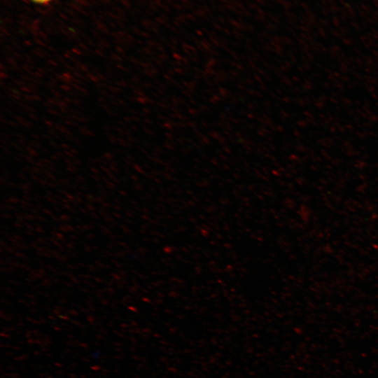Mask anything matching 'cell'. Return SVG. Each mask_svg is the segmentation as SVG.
<instances>
[{
  "instance_id": "obj_1",
  "label": "cell",
  "mask_w": 378,
  "mask_h": 378,
  "mask_svg": "<svg viewBox=\"0 0 378 378\" xmlns=\"http://www.w3.org/2000/svg\"><path fill=\"white\" fill-rule=\"evenodd\" d=\"M30 1H31L32 2H34V4H36L46 5V4H48L51 3L54 0H30Z\"/></svg>"
}]
</instances>
